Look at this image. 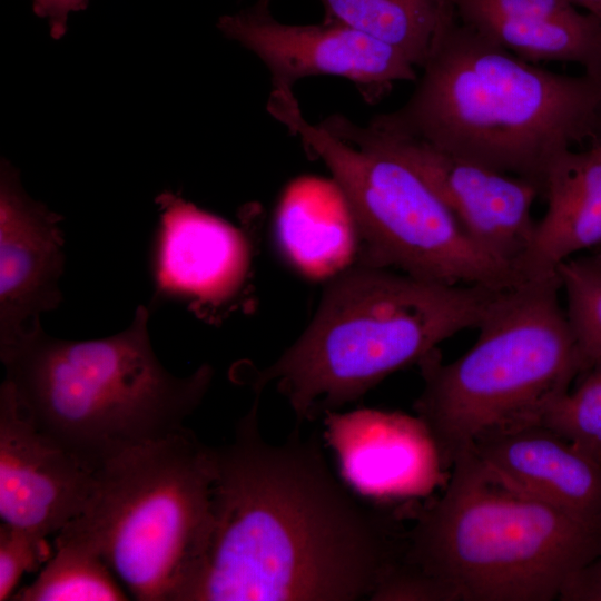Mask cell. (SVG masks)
<instances>
[{"label": "cell", "instance_id": "1", "mask_svg": "<svg viewBox=\"0 0 601 601\" xmlns=\"http://www.w3.org/2000/svg\"><path fill=\"white\" fill-rule=\"evenodd\" d=\"M258 402L213 447L214 531L190 601L371 600L405 552L397 515L356 497L316 436L265 440Z\"/></svg>", "mask_w": 601, "mask_h": 601}, {"label": "cell", "instance_id": "2", "mask_svg": "<svg viewBox=\"0 0 601 601\" xmlns=\"http://www.w3.org/2000/svg\"><path fill=\"white\" fill-rule=\"evenodd\" d=\"M421 69L407 101L374 119L540 189L554 160L599 122L601 78L525 61L462 22L454 8Z\"/></svg>", "mask_w": 601, "mask_h": 601}, {"label": "cell", "instance_id": "3", "mask_svg": "<svg viewBox=\"0 0 601 601\" xmlns=\"http://www.w3.org/2000/svg\"><path fill=\"white\" fill-rule=\"evenodd\" d=\"M149 309L105 338L66 341L41 323L0 344L4 381L46 435L95 472L130 449L181 428L205 397L214 370L200 365L176 376L156 356Z\"/></svg>", "mask_w": 601, "mask_h": 601}, {"label": "cell", "instance_id": "4", "mask_svg": "<svg viewBox=\"0 0 601 601\" xmlns=\"http://www.w3.org/2000/svg\"><path fill=\"white\" fill-rule=\"evenodd\" d=\"M502 292L351 266L328 279L308 326L256 373L253 386L260 394L274 383L297 423L313 420L417 365L459 332L477 328Z\"/></svg>", "mask_w": 601, "mask_h": 601}, {"label": "cell", "instance_id": "5", "mask_svg": "<svg viewBox=\"0 0 601 601\" xmlns=\"http://www.w3.org/2000/svg\"><path fill=\"white\" fill-rule=\"evenodd\" d=\"M403 561L454 601H552L601 552V531L511 487L471 449L437 499L411 510Z\"/></svg>", "mask_w": 601, "mask_h": 601}, {"label": "cell", "instance_id": "6", "mask_svg": "<svg viewBox=\"0 0 601 601\" xmlns=\"http://www.w3.org/2000/svg\"><path fill=\"white\" fill-rule=\"evenodd\" d=\"M213 447L180 431L93 473L81 512L59 532L96 551L139 601H190L214 531Z\"/></svg>", "mask_w": 601, "mask_h": 601}, {"label": "cell", "instance_id": "7", "mask_svg": "<svg viewBox=\"0 0 601 601\" xmlns=\"http://www.w3.org/2000/svg\"><path fill=\"white\" fill-rule=\"evenodd\" d=\"M560 290L558 275L503 290L465 354L443 363L437 348L417 364L414 408L445 470L483 434L539 423L581 373Z\"/></svg>", "mask_w": 601, "mask_h": 601}, {"label": "cell", "instance_id": "8", "mask_svg": "<svg viewBox=\"0 0 601 601\" xmlns=\"http://www.w3.org/2000/svg\"><path fill=\"white\" fill-rule=\"evenodd\" d=\"M267 110L327 167L342 190L359 234V264L496 290L524 282L514 267L481 249L398 156L374 144L346 141L309 122L290 88H274Z\"/></svg>", "mask_w": 601, "mask_h": 601}, {"label": "cell", "instance_id": "9", "mask_svg": "<svg viewBox=\"0 0 601 601\" xmlns=\"http://www.w3.org/2000/svg\"><path fill=\"white\" fill-rule=\"evenodd\" d=\"M323 125L346 141L374 144L398 156L481 249L519 272L536 226L532 206L541 189L535 183L457 157L374 118L359 126L342 115H332Z\"/></svg>", "mask_w": 601, "mask_h": 601}, {"label": "cell", "instance_id": "10", "mask_svg": "<svg viewBox=\"0 0 601 601\" xmlns=\"http://www.w3.org/2000/svg\"><path fill=\"white\" fill-rule=\"evenodd\" d=\"M217 27L263 61L273 88L333 76L381 92L397 81L416 80L415 66L402 52L339 22L287 24L255 7L220 17Z\"/></svg>", "mask_w": 601, "mask_h": 601}, {"label": "cell", "instance_id": "11", "mask_svg": "<svg viewBox=\"0 0 601 601\" xmlns=\"http://www.w3.org/2000/svg\"><path fill=\"white\" fill-rule=\"evenodd\" d=\"M93 473L40 431L11 386H0V518L46 538L83 509Z\"/></svg>", "mask_w": 601, "mask_h": 601}, {"label": "cell", "instance_id": "12", "mask_svg": "<svg viewBox=\"0 0 601 601\" xmlns=\"http://www.w3.org/2000/svg\"><path fill=\"white\" fill-rule=\"evenodd\" d=\"M59 217L23 190L16 169L0 173V344L40 322L62 300Z\"/></svg>", "mask_w": 601, "mask_h": 601}, {"label": "cell", "instance_id": "13", "mask_svg": "<svg viewBox=\"0 0 601 601\" xmlns=\"http://www.w3.org/2000/svg\"><path fill=\"white\" fill-rule=\"evenodd\" d=\"M325 415L326 437L343 476L363 494L421 496L446 481L437 449L417 416L373 408Z\"/></svg>", "mask_w": 601, "mask_h": 601}, {"label": "cell", "instance_id": "14", "mask_svg": "<svg viewBox=\"0 0 601 601\" xmlns=\"http://www.w3.org/2000/svg\"><path fill=\"white\" fill-rule=\"evenodd\" d=\"M501 481L601 531V462L540 423L489 432L470 447Z\"/></svg>", "mask_w": 601, "mask_h": 601}, {"label": "cell", "instance_id": "15", "mask_svg": "<svg viewBox=\"0 0 601 601\" xmlns=\"http://www.w3.org/2000/svg\"><path fill=\"white\" fill-rule=\"evenodd\" d=\"M156 201L161 211L155 254L158 294L198 304L231 297L249 267L245 235L173 193L160 194Z\"/></svg>", "mask_w": 601, "mask_h": 601}, {"label": "cell", "instance_id": "16", "mask_svg": "<svg viewBox=\"0 0 601 601\" xmlns=\"http://www.w3.org/2000/svg\"><path fill=\"white\" fill-rule=\"evenodd\" d=\"M541 195L548 207L519 264L524 280L552 277L561 263L601 244V141L561 154L545 175Z\"/></svg>", "mask_w": 601, "mask_h": 601}, {"label": "cell", "instance_id": "17", "mask_svg": "<svg viewBox=\"0 0 601 601\" xmlns=\"http://www.w3.org/2000/svg\"><path fill=\"white\" fill-rule=\"evenodd\" d=\"M276 235L289 263L311 279H331L352 266L359 234L336 183L305 176L292 181L279 200Z\"/></svg>", "mask_w": 601, "mask_h": 601}, {"label": "cell", "instance_id": "18", "mask_svg": "<svg viewBox=\"0 0 601 601\" xmlns=\"http://www.w3.org/2000/svg\"><path fill=\"white\" fill-rule=\"evenodd\" d=\"M462 22L525 61L574 62L601 78V21L590 13L529 19L479 17Z\"/></svg>", "mask_w": 601, "mask_h": 601}, {"label": "cell", "instance_id": "19", "mask_svg": "<svg viewBox=\"0 0 601 601\" xmlns=\"http://www.w3.org/2000/svg\"><path fill=\"white\" fill-rule=\"evenodd\" d=\"M326 21L346 24L402 52L415 67L425 62L450 3L437 0H319Z\"/></svg>", "mask_w": 601, "mask_h": 601}, {"label": "cell", "instance_id": "20", "mask_svg": "<svg viewBox=\"0 0 601 601\" xmlns=\"http://www.w3.org/2000/svg\"><path fill=\"white\" fill-rule=\"evenodd\" d=\"M105 560L88 545L56 533L55 553L37 579L18 589L14 601H125L128 594L119 585Z\"/></svg>", "mask_w": 601, "mask_h": 601}, {"label": "cell", "instance_id": "21", "mask_svg": "<svg viewBox=\"0 0 601 601\" xmlns=\"http://www.w3.org/2000/svg\"><path fill=\"white\" fill-rule=\"evenodd\" d=\"M565 294V314L582 371L601 359V262L592 254L571 257L556 268Z\"/></svg>", "mask_w": 601, "mask_h": 601}, {"label": "cell", "instance_id": "22", "mask_svg": "<svg viewBox=\"0 0 601 601\" xmlns=\"http://www.w3.org/2000/svg\"><path fill=\"white\" fill-rule=\"evenodd\" d=\"M542 414L539 423L601 462V359Z\"/></svg>", "mask_w": 601, "mask_h": 601}, {"label": "cell", "instance_id": "23", "mask_svg": "<svg viewBox=\"0 0 601 601\" xmlns=\"http://www.w3.org/2000/svg\"><path fill=\"white\" fill-rule=\"evenodd\" d=\"M45 539L22 528L0 525V601L10 600L24 572L47 561Z\"/></svg>", "mask_w": 601, "mask_h": 601}, {"label": "cell", "instance_id": "24", "mask_svg": "<svg viewBox=\"0 0 601 601\" xmlns=\"http://www.w3.org/2000/svg\"><path fill=\"white\" fill-rule=\"evenodd\" d=\"M462 21L479 17L559 18L578 12L570 0H447Z\"/></svg>", "mask_w": 601, "mask_h": 601}, {"label": "cell", "instance_id": "25", "mask_svg": "<svg viewBox=\"0 0 601 601\" xmlns=\"http://www.w3.org/2000/svg\"><path fill=\"white\" fill-rule=\"evenodd\" d=\"M371 600L454 601L447 589L403 559L377 587Z\"/></svg>", "mask_w": 601, "mask_h": 601}, {"label": "cell", "instance_id": "26", "mask_svg": "<svg viewBox=\"0 0 601 601\" xmlns=\"http://www.w3.org/2000/svg\"><path fill=\"white\" fill-rule=\"evenodd\" d=\"M561 601H601V552L565 583Z\"/></svg>", "mask_w": 601, "mask_h": 601}, {"label": "cell", "instance_id": "27", "mask_svg": "<svg viewBox=\"0 0 601 601\" xmlns=\"http://www.w3.org/2000/svg\"><path fill=\"white\" fill-rule=\"evenodd\" d=\"M89 0H32L33 12L48 21L50 35L61 38L71 12L83 10Z\"/></svg>", "mask_w": 601, "mask_h": 601}, {"label": "cell", "instance_id": "28", "mask_svg": "<svg viewBox=\"0 0 601 601\" xmlns=\"http://www.w3.org/2000/svg\"><path fill=\"white\" fill-rule=\"evenodd\" d=\"M574 7L583 8L587 13L592 14L601 21V0H570Z\"/></svg>", "mask_w": 601, "mask_h": 601}, {"label": "cell", "instance_id": "29", "mask_svg": "<svg viewBox=\"0 0 601 601\" xmlns=\"http://www.w3.org/2000/svg\"><path fill=\"white\" fill-rule=\"evenodd\" d=\"M270 0H258L257 6L258 8L268 9V3Z\"/></svg>", "mask_w": 601, "mask_h": 601}, {"label": "cell", "instance_id": "30", "mask_svg": "<svg viewBox=\"0 0 601 601\" xmlns=\"http://www.w3.org/2000/svg\"><path fill=\"white\" fill-rule=\"evenodd\" d=\"M592 255H593L599 262H601V248L594 250V252L592 253Z\"/></svg>", "mask_w": 601, "mask_h": 601}, {"label": "cell", "instance_id": "31", "mask_svg": "<svg viewBox=\"0 0 601 601\" xmlns=\"http://www.w3.org/2000/svg\"><path fill=\"white\" fill-rule=\"evenodd\" d=\"M437 1L442 3H449L447 0H437Z\"/></svg>", "mask_w": 601, "mask_h": 601}]
</instances>
